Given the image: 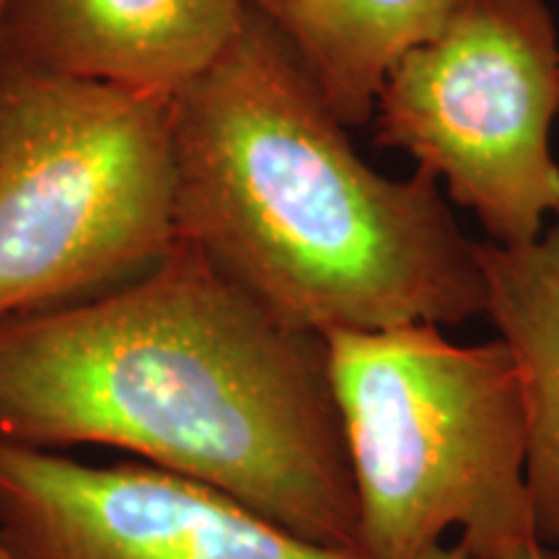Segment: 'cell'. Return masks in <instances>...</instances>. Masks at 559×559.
<instances>
[{
	"label": "cell",
	"mask_w": 559,
	"mask_h": 559,
	"mask_svg": "<svg viewBox=\"0 0 559 559\" xmlns=\"http://www.w3.org/2000/svg\"><path fill=\"white\" fill-rule=\"evenodd\" d=\"M0 440L107 445L300 539L358 549L326 340L179 239L120 288L0 324Z\"/></svg>",
	"instance_id": "6da1fadb"
},
{
	"label": "cell",
	"mask_w": 559,
	"mask_h": 559,
	"mask_svg": "<svg viewBox=\"0 0 559 559\" xmlns=\"http://www.w3.org/2000/svg\"><path fill=\"white\" fill-rule=\"evenodd\" d=\"M347 130L290 41L249 5L171 99L177 239L321 337L485 317L479 241L438 179L379 174Z\"/></svg>",
	"instance_id": "7a4b0ae2"
},
{
	"label": "cell",
	"mask_w": 559,
	"mask_h": 559,
	"mask_svg": "<svg viewBox=\"0 0 559 559\" xmlns=\"http://www.w3.org/2000/svg\"><path fill=\"white\" fill-rule=\"evenodd\" d=\"M358 498V551L417 559L449 528L474 559L536 542L526 425L502 342L443 326L326 334Z\"/></svg>",
	"instance_id": "3957f363"
},
{
	"label": "cell",
	"mask_w": 559,
	"mask_h": 559,
	"mask_svg": "<svg viewBox=\"0 0 559 559\" xmlns=\"http://www.w3.org/2000/svg\"><path fill=\"white\" fill-rule=\"evenodd\" d=\"M171 99L0 55V324L120 288L174 249Z\"/></svg>",
	"instance_id": "277c9868"
},
{
	"label": "cell",
	"mask_w": 559,
	"mask_h": 559,
	"mask_svg": "<svg viewBox=\"0 0 559 559\" xmlns=\"http://www.w3.org/2000/svg\"><path fill=\"white\" fill-rule=\"evenodd\" d=\"M559 34L544 0H459L383 75L370 122L432 174L487 241L536 239L559 213Z\"/></svg>",
	"instance_id": "5b68a950"
},
{
	"label": "cell",
	"mask_w": 559,
	"mask_h": 559,
	"mask_svg": "<svg viewBox=\"0 0 559 559\" xmlns=\"http://www.w3.org/2000/svg\"><path fill=\"white\" fill-rule=\"evenodd\" d=\"M13 559H366L290 534L221 489L145 461L91 466L0 440Z\"/></svg>",
	"instance_id": "8992f818"
},
{
	"label": "cell",
	"mask_w": 559,
	"mask_h": 559,
	"mask_svg": "<svg viewBox=\"0 0 559 559\" xmlns=\"http://www.w3.org/2000/svg\"><path fill=\"white\" fill-rule=\"evenodd\" d=\"M247 9L249 0H11L0 55L174 96L218 58Z\"/></svg>",
	"instance_id": "52a82bcc"
},
{
	"label": "cell",
	"mask_w": 559,
	"mask_h": 559,
	"mask_svg": "<svg viewBox=\"0 0 559 559\" xmlns=\"http://www.w3.org/2000/svg\"><path fill=\"white\" fill-rule=\"evenodd\" d=\"M479 264L485 317L521 391L534 534L559 547V213L531 241H479Z\"/></svg>",
	"instance_id": "ba28073f"
},
{
	"label": "cell",
	"mask_w": 559,
	"mask_h": 559,
	"mask_svg": "<svg viewBox=\"0 0 559 559\" xmlns=\"http://www.w3.org/2000/svg\"><path fill=\"white\" fill-rule=\"evenodd\" d=\"M459 0H249L290 41L334 115L370 122L376 94L404 50L440 29Z\"/></svg>",
	"instance_id": "9c48e42d"
},
{
	"label": "cell",
	"mask_w": 559,
	"mask_h": 559,
	"mask_svg": "<svg viewBox=\"0 0 559 559\" xmlns=\"http://www.w3.org/2000/svg\"><path fill=\"white\" fill-rule=\"evenodd\" d=\"M495 559H559V547L555 544H542V542H528L521 547H513L502 551Z\"/></svg>",
	"instance_id": "30bf717a"
},
{
	"label": "cell",
	"mask_w": 559,
	"mask_h": 559,
	"mask_svg": "<svg viewBox=\"0 0 559 559\" xmlns=\"http://www.w3.org/2000/svg\"><path fill=\"white\" fill-rule=\"evenodd\" d=\"M417 559H474L469 547H466L464 542H456V544H436V547H430L428 551H423Z\"/></svg>",
	"instance_id": "8fae6325"
},
{
	"label": "cell",
	"mask_w": 559,
	"mask_h": 559,
	"mask_svg": "<svg viewBox=\"0 0 559 559\" xmlns=\"http://www.w3.org/2000/svg\"><path fill=\"white\" fill-rule=\"evenodd\" d=\"M9 9H11V0H0V34H3V24H5V16H9Z\"/></svg>",
	"instance_id": "7c38bea8"
},
{
	"label": "cell",
	"mask_w": 559,
	"mask_h": 559,
	"mask_svg": "<svg viewBox=\"0 0 559 559\" xmlns=\"http://www.w3.org/2000/svg\"><path fill=\"white\" fill-rule=\"evenodd\" d=\"M0 559H13V557L9 555V551H5V547H3V544H0Z\"/></svg>",
	"instance_id": "4fadbf2b"
}]
</instances>
